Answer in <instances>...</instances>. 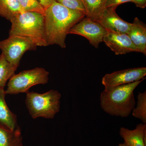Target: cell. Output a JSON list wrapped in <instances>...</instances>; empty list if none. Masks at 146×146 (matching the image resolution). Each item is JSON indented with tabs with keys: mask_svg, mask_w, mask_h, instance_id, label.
Wrapping results in <instances>:
<instances>
[{
	"mask_svg": "<svg viewBox=\"0 0 146 146\" xmlns=\"http://www.w3.org/2000/svg\"><path fill=\"white\" fill-rule=\"evenodd\" d=\"M85 16L83 12L72 10L54 1L45 11L47 45H57L65 48V39L70 30Z\"/></svg>",
	"mask_w": 146,
	"mask_h": 146,
	"instance_id": "1",
	"label": "cell"
},
{
	"mask_svg": "<svg viewBox=\"0 0 146 146\" xmlns=\"http://www.w3.org/2000/svg\"><path fill=\"white\" fill-rule=\"evenodd\" d=\"M144 80L104 90L100 95V106L105 112L112 116L127 117L136 105L133 91Z\"/></svg>",
	"mask_w": 146,
	"mask_h": 146,
	"instance_id": "2",
	"label": "cell"
},
{
	"mask_svg": "<svg viewBox=\"0 0 146 146\" xmlns=\"http://www.w3.org/2000/svg\"><path fill=\"white\" fill-rule=\"evenodd\" d=\"M9 35L29 38L36 46H48L46 41L44 16L36 12L23 11L11 21Z\"/></svg>",
	"mask_w": 146,
	"mask_h": 146,
	"instance_id": "3",
	"label": "cell"
},
{
	"mask_svg": "<svg viewBox=\"0 0 146 146\" xmlns=\"http://www.w3.org/2000/svg\"><path fill=\"white\" fill-rule=\"evenodd\" d=\"M26 94V104L33 119H52L60 111L61 95L58 91L50 90L42 94L29 91Z\"/></svg>",
	"mask_w": 146,
	"mask_h": 146,
	"instance_id": "4",
	"label": "cell"
},
{
	"mask_svg": "<svg viewBox=\"0 0 146 146\" xmlns=\"http://www.w3.org/2000/svg\"><path fill=\"white\" fill-rule=\"evenodd\" d=\"M49 73L42 68L27 70L13 74L9 79L6 94L16 95L27 93L32 86L48 83Z\"/></svg>",
	"mask_w": 146,
	"mask_h": 146,
	"instance_id": "5",
	"label": "cell"
},
{
	"mask_svg": "<svg viewBox=\"0 0 146 146\" xmlns=\"http://www.w3.org/2000/svg\"><path fill=\"white\" fill-rule=\"evenodd\" d=\"M37 46L29 38L18 35H9L0 41V50L6 59L18 68L24 54L29 50H36Z\"/></svg>",
	"mask_w": 146,
	"mask_h": 146,
	"instance_id": "6",
	"label": "cell"
},
{
	"mask_svg": "<svg viewBox=\"0 0 146 146\" xmlns=\"http://www.w3.org/2000/svg\"><path fill=\"white\" fill-rule=\"evenodd\" d=\"M107 31L100 24L85 16L70 29L68 34H75L84 36L95 48H98L103 42Z\"/></svg>",
	"mask_w": 146,
	"mask_h": 146,
	"instance_id": "7",
	"label": "cell"
},
{
	"mask_svg": "<svg viewBox=\"0 0 146 146\" xmlns=\"http://www.w3.org/2000/svg\"><path fill=\"white\" fill-rule=\"evenodd\" d=\"M146 76L145 67L129 68L116 71L106 74L102 79L104 90L145 79Z\"/></svg>",
	"mask_w": 146,
	"mask_h": 146,
	"instance_id": "8",
	"label": "cell"
},
{
	"mask_svg": "<svg viewBox=\"0 0 146 146\" xmlns=\"http://www.w3.org/2000/svg\"><path fill=\"white\" fill-rule=\"evenodd\" d=\"M117 7H107L96 22L98 23L107 31L128 34L132 23L124 21L116 13Z\"/></svg>",
	"mask_w": 146,
	"mask_h": 146,
	"instance_id": "9",
	"label": "cell"
},
{
	"mask_svg": "<svg viewBox=\"0 0 146 146\" xmlns=\"http://www.w3.org/2000/svg\"><path fill=\"white\" fill-rule=\"evenodd\" d=\"M103 42L117 55L139 52L127 34L107 31Z\"/></svg>",
	"mask_w": 146,
	"mask_h": 146,
	"instance_id": "10",
	"label": "cell"
},
{
	"mask_svg": "<svg viewBox=\"0 0 146 146\" xmlns=\"http://www.w3.org/2000/svg\"><path fill=\"white\" fill-rule=\"evenodd\" d=\"M119 133L128 146H146V124H139L133 130L121 127Z\"/></svg>",
	"mask_w": 146,
	"mask_h": 146,
	"instance_id": "11",
	"label": "cell"
},
{
	"mask_svg": "<svg viewBox=\"0 0 146 146\" xmlns=\"http://www.w3.org/2000/svg\"><path fill=\"white\" fill-rule=\"evenodd\" d=\"M127 35L139 52L146 55V25L137 17L131 23Z\"/></svg>",
	"mask_w": 146,
	"mask_h": 146,
	"instance_id": "12",
	"label": "cell"
},
{
	"mask_svg": "<svg viewBox=\"0 0 146 146\" xmlns=\"http://www.w3.org/2000/svg\"><path fill=\"white\" fill-rule=\"evenodd\" d=\"M5 90L0 89V123L11 129L19 127L16 115L9 110L6 103Z\"/></svg>",
	"mask_w": 146,
	"mask_h": 146,
	"instance_id": "13",
	"label": "cell"
},
{
	"mask_svg": "<svg viewBox=\"0 0 146 146\" xmlns=\"http://www.w3.org/2000/svg\"><path fill=\"white\" fill-rule=\"evenodd\" d=\"M23 137L18 127L11 129L0 123V146H22Z\"/></svg>",
	"mask_w": 146,
	"mask_h": 146,
	"instance_id": "14",
	"label": "cell"
},
{
	"mask_svg": "<svg viewBox=\"0 0 146 146\" xmlns=\"http://www.w3.org/2000/svg\"><path fill=\"white\" fill-rule=\"evenodd\" d=\"M18 0H0V16L11 21L23 12Z\"/></svg>",
	"mask_w": 146,
	"mask_h": 146,
	"instance_id": "15",
	"label": "cell"
},
{
	"mask_svg": "<svg viewBox=\"0 0 146 146\" xmlns=\"http://www.w3.org/2000/svg\"><path fill=\"white\" fill-rule=\"evenodd\" d=\"M107 0H83L85 15L92 21L96 22L106 8Z\"/></svg>",
	"mask_w": 146,
	"mask_h": 146,
	"instance_id": "16",
	"label": "cell"
},
{
	"mask_svg": "<svg viewBox=\"0 0 146 146\" xmlns=\"http://www.w3.org/2000/svg\"><path fill=\"white\" fill-rule=\"evenodd\" d=\"M17 69L6 59L2 53L0 54V89L4 88L7 82L15 74Z\"/></svg>",
	"mask_w": 146,
	"mask_h": 146,
	"instance_id": "17",
	"label": "cell"
},
{
	"mask_svg": "<svg viewBox=\"0 0 146 146\" xmlns=\"http://www.w3.org/2000/svg\"><path fill=\"white\" fill-rule=\"evenodd\" d=\"M137 104L131 113L133 117L142 121L143 123H146V91L138 93Z\"/></svg>",
	"mask_w": 146,
	"mask_h": 146,
	"instance_id": "18",
	"label": "cell"
},
{
	"mask_svg": "<svg viewBox=\"0 0 146 146\" xmlns=\"http://www.w3.org/2000/svg\"><path fill=\"white\" fill-rule=\"evenodd\" d=\"M23 11L34 12L44 16L46 9L37 0H18Z\"/></svg>",
	"mask_w": 146,
	"mask_h": 146,
	"instance_id": "19",
	"label": "cell"
},
{
	"mask_svg": "<svg viewBox=\"0 0 146 146\" xmlns=\"http://www.w3.org/2000/svg\"><path fill=\"white\" fill-rule=\"evenodd\" d=\"M55 1L72 10L81 11L85 14V8L80 0H55Z\"/></svg>",
	"mask_w": 146,
	"mask_h": 146,
	"instance_id": "20",
	"label": "cell"
},
{
	"mask_svg": "<svg viewBox=\"0 0 146 146\" xmlns=\"http://www.w3.org/2000/svg\"><path fill=\"white\" fill-rule=\"evenodd\" d=\"M131 0H107L106 2V8L112 7H117L122 4L128 2H131Z\"/></svg>",
	"mask_w": 146,
	"mask_h": 146,
	"instance_id": "21",
	"label": "cell"
},
{
	"mask_svg": "<svg viewBox=\"0 0 146 146\" xmlns=\"http://www.w3.org/2000/svg\"><path fill=\"white\" fill-rule=\"evenodd\" d=\"M131 2L133 3L139 8L144 9L146 7V0H131Z\"/></svg>",
	"mask_w": 146,
	"mask_h": 146,
	"instance_id": "22",
	"label": "cell"
},
{
	"mask_svg": "<svg viewBox=\"0 0 146 146\" xmlns=\"http://www.w3.org/2000/svg\"><path fill=\"white\" fill-rule=\"evenodd\" d=\"M37 1L46 9L51 5L55 1V0H37Z\"/></svg>",
	"mask_w": 146,
	"mask_h": 146,
	"instance_id": "23",
	"label": "cell"
},
{
	"mask_svg": "<svg viewBox=\"0 0 146 146\" xmlns=\"http://www.w3.org/2000/svg\"><path fill=\"white\" fill-rule=\"evenodd\" d=\"M119 146H128L125 143H121L119 144Z\"/></svg>",
	"mask_w": 146,
	"mask_h": 146,
	"instance_id": "24",
	"label": "cell"
},
{
	"mask_svg": "<svg viewBox=\"0 0 146 146\" xmlns=\"http://www.w3.org/2000/svg\"><path fill=\"white\" fill-rule=\"evenodd\" d=\"M80 1H81L82 2V3H83V0H80Z\"/></svg>",
	"mask_w": 146,
	"mask_h": 146,
	"instance_id": "25",
	"label": "cell"
}]
</instances>
